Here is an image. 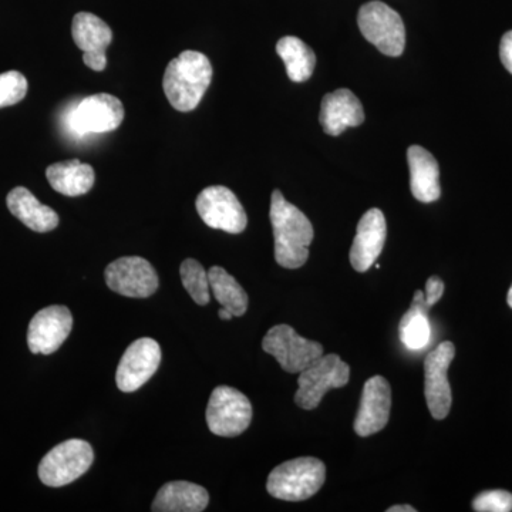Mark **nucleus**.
Returning a JSON list of instances; mask_svg holds the SVG:
<instances>
[{
	"instance_id": "f257e3e1",
	"label": "nucleus",
	"mask_w": 512,
	"mask_h": 512,
	"mask_svg": "<svg viewBox=\"0 0 512 512\" xmlns=\"http://www.w3.org/2000/svg\"><path fill=\"white\" fill-rule=\"evenodd\" d=\"M272 229L275 239V259L286 269H298L309 258V245L313 241V227L305 214L285 200L281 191L271 197Z\"/></svg>"
},
{
	"instance_id": "f03ea898",
	"label": "nucleus",
	"mask_w": 512,
	"mask_h": 512,
	"mask_svg": "<svg viewBox=\"0 0 512 512\" xmlns=\"http://www.w3.org/2000/svg\"><path fill=\"white\" fill-rule=\"evenodd\" d=\"M211 80L212 66L208 57L195 50H185L171 60L165 69V97L175 110L187 113L197 109Z\"/></svg>"
},
{
	"instance_id": "7ed1b4c3",
	"label": "nucleus",
	"mask_w": 512,
	"mask_h": 512,
	"mask_svg": "<svg viewBox=\"0 0 512 512\" xmlns=\"http://www.w3.org/2000/svg\"><path fill=\"white\" fill-rule=\"evenodd\" d=\"M325 480L326 466L319 458H295L271 471L266 490L278 500L298 503L318 493Z\"/></svg>"
},
{
	"instance_id": "20e7f679",
	"label": "nucleus",
	"mask_w": 512,
	"mask_h": 512,
	"mask_svg": "<svg viewBox=\"0 0 512 512\" xmlns=\"http://www.w3.org/2000/svg\"><path fill=\"white\" fill-rule=\"evenodd\" d=\"M357 25L367 42L375 45L383 55L399 57L406 46V29L402 16L386 3L373 0L359 10Z\"/></svg>"
},
{
	"instance_id": "39448f33",
	"label": "nucleus",
	"mask_w": 512,
	"mask_h": 512,
	"mask_svg": "<svg viewBox=\"0 0 512 512\" xmlns=\"http://www.w3.org/2000/svg\"><path fill=\"white\" fill-rule=\"evenodd\" d=\"M350 367L338 355L320 356L299 373L295 403L303 410H313L332 389L349 383Z\"/></svg>"
},
{
	"instance_id": "423d86ee",
	"label": "nucleus",
	"mask_w": 512,
	"mask_h": 512,
	"mask_svg": "<svg viewBox=\"0 0 512 512\" xmlns=\"http://www.w3.org/2000/svg\"><path fill=\"white\" fill-rule=\"evenodd\" d=\"M93 448L87 441L72 439L53 447L39 464V478L47 487H64L84 476L93 466Z\"/></svg>"
},
{
	"instance_id": "0eeeda50",
	"label": "nucleus",
	"mask_w": 512,
	"mask_h": 512,
	"mask_svg": "<svg viewBox=\"0 0 512 512\" xmlns=\"http://www.w3.org/2000/svg\"><path fill=\"white\" fill-rule=\"evenodd\" d=\"M205 419L215 436L237 437L251 424L252 404L234 387L218 386L211 393Z\"/></svg>"
},
{
	"instance_id": "6e6552de",
	"label": "nucleus",
	"mask_w": 512,
	"mask_h": 512,
	"mask_svg": "<svg viewBox=\"0 0 512 512\" xmlns=\"http://www.w3.org/2000/svg\"><path fill=\"white\" fill-rule=\"evenodd\" d=\"M262 349L274 356L288 373H301L323 355L320 343L302 338L289 325H276L269 329L262 340Z\"/></svg>"
},
{
	"instance_id": "1a4fd4ad",
	"label": "nucleus",
	"mask_w": 512,
	"mask_h": 512,
	"mask_svg": "<svg viewBox=\"0 0 512 512\" xmlns=\"http://www.w3.org/2000/svg\"><path fill=\"white\" fill-rule=\"evenodd\" d=\"M195 207L201 220L214 229L241 234L248 224L247 212L237 195L222 185H212L200 192Z\"/></svg>"
},
{
	"instance_id": "9d476101",
	"label": "nucleus",
	"mask_w": 512,
	"mask_h": 512,
	"mask_svg": "<svg viewBox=\"0 0 512 512\" xmlns=\"http://www.w3.org/2000/svg\"><path fill=\"white\" fill-rule=\"evenodd\" d=\"M124 120V106L117 97L107 93L86 97L67 116L70 130L84 134L110 133Z\"/></svg>"
},
{
	"instance_id": "9b49d317",
	"label": "nucleus",
	"mask_w": 512,
	"mask_h": 512,
	"mask_svg": "<svg viewBox=\"0 0 512 512\" xmlns=\"http://www.w3.org/2000/svg\"><path fill=\"white\" fill-rule=\"evenodd\" d=\"M456 356V346L443 342L424 359V394L433 419H446L450 413L453 394L448 383V367Z\"/></svg>"
},
{
	"instance_id": "f8f14e48",
	"label": "nucleus",
	"mask_w": 512,
	"mask_h": 512,
	"mask_svg": "<svg viewBox=\"0 0 512 512\" xmlns=\"http://www.w3.org/2000/svg\"><path fill=\"white\" fill-rule=\"evenodd\" d=\"M104 276L111 291L127 298H148L160 285L156 269L141 256H123L111 262Z\"/></svg>"
},
{
	"instance_id": "ddd939ff",
	"label": "nucleus",
	"mask_w": 512,
	"mask_h": 512,
	"mask_svg": "<svg viewBox=\"0 0 512 512\" xmlns=\"http://www.w3.org/2000/svg\"><path fill=\"white\" fill-rule=\"evenodd\" d=\"M161 363V348L157 340L141 338L128 346L117 367V387L133 393L144 386L157 372Z\"/></svg>"
},
{
	"instance_id": "4468645a",
	"label": "nucleus",
	"mask_w": 512,
	"mask_h": 512,
	"mask_svg": "<svg viewBox=\"0 0 512 512\" xmlns=\"http://www.w3.org/2000/svg\"><path fill=\"white\" fill-rule=\"evenodd\" d=\"M73 329L72 312L66 306H47L30 320L28 345L35 355H52L69 338Z\"/></svg>"
},
{
	"instance_id": "2eb2a0df",
	"label": "nucleus",
	"mask_w": 512,
	"mask_h": 512,
	"mask_svg": "<svg viewBox=\"0 0 512 512\" xmlns=\"http://www.w3.org/2000/svg\"><path fill=\"white\" fill-rule=\"evenodd\" d=\"M392 409V387L382 376H373L363 387L357 410L355 431L357 436L369 437L382 431L389 423Z\"/></svg>"
},
{
	"instance_id": "dca6fc26",
	"label": "nucleus",
	"mask_w": 512,
	"mask_h": 512,
	"mask_svg": "<svg viewBox=\"0 0 512 512\" xmlns=\"http://www.w3.org/2000/svg\"><path fill=\"white\" fill-rule=\"evenodd\" d=\"M74 43L83 52V62L94 72H103L107 66L106 50L113 42L110 26L99 16L80 12L72 25Z\"/></svg>"
},
{
	"instance_id": "f3484780",
	"label": "nucleus",
	"mask_w": 512,
	"mask_h": 512,
	"mask_svg": "<svg viewBox=\"0 0 512 512\" xmlns=\"http://www.w3.org/2000/svg\"><path fill=\"white\" fill-rule=\"evenodd\" d=\"M387 224L379 208H372L360 218L356 237L350 248V264L357 272H366L376 264L386 244Z\"/></svg>"
},
{
	"instance_id": "a211bd4d",
	"label": "nucleus",
	"mask_w": 512,
	"mask_h": 512,
	"mask_svg": "<svg viewBox=\"0 0 512 512\" xmlns=\"http://www.w3.org/2000/svg\"><path fill=\"white\" fill-rule=\"evenodd\" d=\"M319 121L326 134L336 137L346 128L363 124L365 111L355 94L348 89H339L323 97Z\"/></svg>"
},
{
	"instance_id": "6ab92c4d",
	"label": "nucleus",
	"mask_w": 512,
	"mask_h": 512,
	"mask_svg": "<svg viewBox=\"0 0 512 512\" xmlns=\"http://www.w3.org/2000/svg\"><path fill=\"white\" fill-rule=\"evenodd\" d=\"M410 168V188L417 201L429 204L441 195L440 168L436 158L426 148L412 146L407 150Z\"/></svg>"
},
{
	"instance_id": "aec40b11",
	"label": "nucleus",
	"mask_w": 512,
	"mask_h": 512,
	"mask_svg": "<svg viewBox=\"0 0 512 512\" xmlns=\"http://www.w3.org/2000/svg\"><path fill=\"white\" fill-rule=\"evenodd\" d=\"M210 503V494L201 485L188 481L164 484L151 510L156 512H201Z\"/></svg>"
},
{
	"instance_id": "412c9836",
	"label": "nucleus",
	"mask_w": 512,
	"mask_h": 512,
	"mask_svg": "<svg viewBox=\"0 0 512 512\" xmlns=\"http://www.w3.org/2000/svg\"><path fill=\"white\" fill-rule=\"evenodd\" d=\"M9 211L35 232H50L59 225L55 210L40 204L39 200L25 187H16L6 198Z\"/></svg>"
},
{
	"instance_id": "4be33fe9",
	"label": "nucleus",
	"mask_w": 512,
	"mask_h": 512,
	"mask_svg": "<svg viewBox=\"0 0 512 512\" xmlns=\"http://www.w3.org/2000/svg\"><path fill=\"white\" fill-rule=\"evenodd\" d=\"M46 177L53 190L66 197H79L92 190L96 174L92 165L79 160L63 161L47 167Z\"/></svg>"
},
{
	"instance_id": "5701e85b",
	"label": "nucleus",
	"mask_w": 512,
	"mask_h": 512,
	"mask_svg": "<svg viewBox=\"0 0 512 512\" xmlns=\"http://www.w3.org/2000/svg\"><path fill=\"white\" fill-rule=\"evenodd\" d=\"M429 309L423 291H416L409 311L400 320V340L407 349L420 350L427 348L431 340Z\"/></svg>"
},
{
	"instance_id": "b1692460",
	"label": "nucleus",
	"mask_w": 512,
	"mask_h": 512,
	"mask_svg": "<svg viewBox=\"0 0 512 512\" xmlns=\"http://www.w3.org/2000/svg\"><path fill=\"white\" fill-rule=\"evenodd\" d=\"M276 53L284 60L286 73L295 83L311 79L316 66V56L311 47L299 37L285 36L276 45Z\"/></svg>"
},
{
	"instance_id": "393cba45",
	"label": "nucleus",
	"mask_w": 512,
	"mask_h": 512,
	"mask_svg": "<svg viewBox=\"0 0 512 512\" xmlns=\"http://www.w3.org/2000/svg\"><path fill=\"white\" fill-rule=\"evenodd\" d=\"M211 292L220 302L222 308L227 309L234 318H241L248 311V295L234 276L229 275L221 266H212L208 271Z\"/></svg>"
},
{
	"instance_id": "a878e982",
	"label": "nucleus",
	"mask_w": 512,
	"mask_h": 512,
	"mask_svg": "<svg viewBox=\"0 0 512 512\" xmlns=\"http://www.w3.org/2000/svg\"><path fill=\"white\" fill-rule=\"evenodd\" d=\"M180 275L184 288L190 293L192 301L200 306L208 305L211 299V288L208 272L205 271L204 266L195 259H185L180 266Z\"/></svg>"
},
{
	"instance_id": "bb28decb",
	"label": "nucleus",
	"mask_w": 512,
	"mask_h": 512,
	"mask_svg": "<svg viewBox=\"0 0 512 512\" xmlns=\"http://www.w3.org/2000/svg\"><path fill=\"white\" fill-rule=\"evenodd\" d=\"M28 94V80L16 70L0 74V109L15 106Z\"/></svg>"
},
{
	"instance_id": "cd10ccee",
	"label": "nucleus",
	"mask_w": 512,
	"mask_h": 512,
	"mask_svg": "<svg viewBox=\"0 0 512 512\" xmlns=\"http://www.w3.org/2000/svg\"><path fill=\"white\" fill-rule=\"evenodd\" d=\"M473 510L477 512H511L512 494L505 490L484 491L474 498Z\"/></svg>"
},
{
	"instance_id": "c85d7f7f",
	"label": "nucleus",
	"mask_w": 512,
	"mask_h": 512,
	"mask_svg": "<svg viewBox=\"0 0 512 512\" xmlns=\"http://www.w3.org/2000/svg\"><path fill=\"white\" fill-rule=\"evenodd\" d=\"M444 289H446V286H444V282L441 281L439 276H431L429 278L426 284V292H424V299H426V303L430 308L440 301Z\"/></svg>"
},
{
	"instance_id": "c756f323",
	"label": "nucleus",
	"mask_w": 512,
	"mask_h": 512,
	"mask_svg": "<svg viewBox=\"0 0 512 512\" xmlns=\"http://www.w3.org/2000/svg\"><path fill=\"white\" fill-rule=\"evenodd\" d=\"M500 57L505 69L512 74V30L501 39Z\"/></svg>"
},
{
	"instance_id": "7c9ffc66",
	"label": "nucleus",
	"mask_w": 512,
	"mask_h": 512,
	"mask_svg": "<svg viewBox=\"0 0 512 512\" xmlns=\"http://www.w3.org/2000/svg\"><path fill=\"white\" fill-rule=\"evenodd\" d=\"M387 512H416V508H413L412 505H393Z\"/></svg>"
},
{
	"instance_id": "2f4dec72",
	"label": "nucleus",
	"mask_w": 512,
	"mask_h": 512,
	"mask_svg": "<svg viewBox=\"0 0 512 512\" xmlns=\"http://www.w3.org/2000/svg\"><path fill=\"white\" fill-rule=\"evenodd\" d=\"M218 316H220L222 320H231L234 318V315L225 308H221L220 311H218Z\"/></svg>"
},
{
	"instance_id": "473e14b6",
	"label": "nucleus",
	"mask_w": 512,
	"mask_h": 512,
	"mask_svg": "<svg viewBox=\"0 0 512 512\" xmlns=\"http://www.w3.org/2000/svg\"><path fill=\"white\" fill-rule=\"evenodd\" d=\"M507 301H508V305H510V308L512 309V286L510 288V292H508Z\"/></svg>"
}]
</instances>
